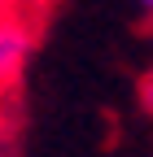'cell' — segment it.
<instances>
[{"label":"cell","mask_w":153,"mask_h":157,"mask_svg":"<svg viewBox=\"0 0 153 157\" xmlns=\"http://www.w3.org/2000/svg\"><path fill=\"white\" fill-rule=\"evenodd\" d=\"M26 57H31V26L22 22V17L0 22V96L22 78Z\"/></svg>","instance_id":"obj_1"},{"label":"cell","mask_w":153,"mask_h":157,"mask_svg":"<svg viewBox=\"0 0 153 157\" xmlns=\"http://www.w3.org/2000/svg\"><path fill=\"white\" fill-rule=\"evenodd\" d=\"M9 17H18V0H0V22H9Z\"/></svg>","instance_id":"obj_2"},{"label":"cell","mask_w":153,"mask_h":157,"mask_svg":"<svg viewBox=\"0 0 153 157\" xmlns=\"http://www.w3.org/2000/svg\"><path fill=\"white\" fill-rule=\"evenodd\" d=\"M140 5H144V9H149V13H153V0H140Z\"/></svg>","instance_id":"obj_3"}]
</instances>
